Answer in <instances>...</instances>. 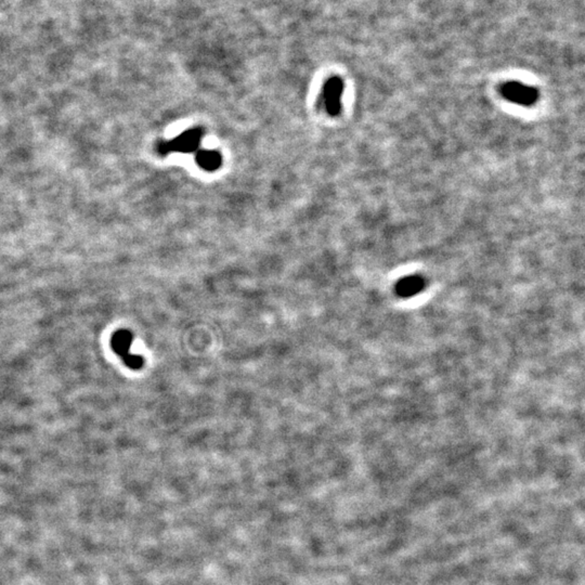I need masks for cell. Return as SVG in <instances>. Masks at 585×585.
<instances>
[{
  "label": "cell",
  "instance_id": "cell-1",
  "mask_svg": "<svg viewBox=\"0 0 585 585\" xmlns=\"http://www.w3.org/2000/svg\"><path fill=\"white\" fill-rule=\"evenodd\" d=\"M202 138V130L199 128L187 130L182 135L170 141H162L158 144V153L160 155L179 152V153H191L198 149Z\"/></svg>",
  "mask_w": 585,
  "mask_h": 585
},
{
  "label": "cell",
  "instance_id": "cell-2",
  "mask_svg": "<svg viewBox=\"0 0 585 585\" xmlns=\"http://www.w3.org/2000/svg\"><path fill=\"white\" fill-rule=\"evenodd\" d=\"M501 93L503 97L509 102L525 105V107L534 105L538 101V98H539V93L536 89L520 84V83H516V81H509V83L503 85Z\"/></svg>",
  "mask_w": 585,
  "mask_h": 585
},
{
  "label": "cell",
  "instance_id": "cell-3",
  "mask_svg": "<svg viewBox=\"0 0 585 585\" xmlns=\"http://www.w3.org/2000/svg\"><path fill=\"white\" fill-rule=\"evenodd\" d=\"M344 83L338 77H331L323 87V101L329 114L335 117L341 112Z\"/></svg>",
  "mask_w": 585,
  "mask_h": 585
},
{
  "label": "cell",
  "instance_id": "cell-4",
  "mask_svg": "<svg viewBox=\"0 0 585 585\" xmlns=\"http://www.w3.org/2000/svg\"><path fill=\"white\" fill-rule=\"evenodd\" d=\"M196 162L203 170L213 172L220 167L223 158L220 153L214 150H201L196 154Z\"/></svg>",
  "mask_w": 585,
  "mask_h": 585
},
{
  "label": "cell",
  "instance_id": "cell-5",
  "mask_svg": "<svg viewBox=\"0 0 585 585\" xmlns=\"http://www.w3.org/2000/svg\"><path fill=\"white\" fill-rule=\"evenodd\" d=\"M131 343H133L131 333L126 330L119 331V332L114 334L113 338H112V348L117 355H121L122 358H125L126 355L130 353Z\"/></svg>",
  "mask_w": 585,
  "mask_h": 585
},
{
  "label": "cell",
  "instance_id": "cell-6",
  "mask_svg": "<svg viewBox=\"0 0 585 585\" xmlns=\"http://www.w3.org/2000/svg\"><path fill=\"white\" fill-rule=\"evenodd\" d=\"M420 288H422V280L418 278H410L400 284V290L403 292H413L414 290H420Z\"/></svg>",
  "mask_w": 585,
  "mask_h": 585
},
{
  "label": "cell",
  "instance_id": "cell-7",
  "mask_svg": "<svg viewBox=\"0 0 585 585\" xmlns=\"http://www.w3.org/2000/svg\"><path fill=\"white\" fill-rule=\"evenodd\" d=\"M123 360L128 367L133 370H139L144 363L143 358L137 355H131V353L123 358Z\"/></svg>",
  "mask_w": 585,
  "mask_h": 585
}]
</instances>
